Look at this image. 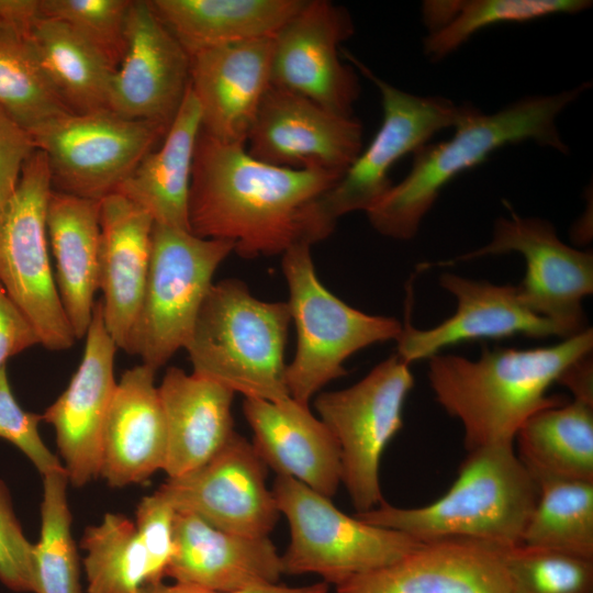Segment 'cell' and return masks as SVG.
Returning <instances> with one entry per match:
<instances>
[{"label": "cell", "instance_id": "obj_1", "mask_svg": "<svg viewBox=\"0 0 593 593\" xmlns=\"http://www.w3.org/2000/svg\"><path fill=\"white\" fill-rule=\"evenodd\" d=\"M342 174L272 166L245 145L221 142L201 130L188 200L190 232L233 245L243 258L284 254L332 234L336 222L324 195Z\"/></svg>", "mask_w": 593, "mask_h": 593}, {"label": "cell", "instance_id": "obj_2", "mask_svg": "<svg viewBox=\"0 0 593 593\" xmlns=\"http://www.w3.org/2000/svg\"><path fill=\"white\" fill-rule=\"evenodd\" d=\"M592 348L593 332L585 328L545 347H483L475 360L437 354L427 377L436 401L461 423L467 452L514 445L527 418L563 402L549 388Z\"/></svg>", "mask_w": 593, "mask_h": 593}, {"label": "cell", "instance_id": "obj_3", "mask_svg": "<svg viewBox=\"0 0 593 593\" xmlns=\"http://www.w3.org/2000/svg\"><path fill=\"white\" fill-rule=\"evenodd\" d=\"M588 88L589 83H582L555 94L527 97L493 114L478 109L455 127L449 139L427 143L413 153L409 174L366 212L370 224L384 236L410 239L441 189L496 149L533 141L567 153L557 118Z\"/></svg>", "mask_w": 593, "mask_h": 593}, {"label": "cell", "instance_id": "obj_4", "mask_svg": "<svg viewBox=\"0 0 593 593\" xmlns=\"http://www.w3.org/2000/svg\"><path fill=\"white\" fill-rule=\"evenodd\" d=\"M538 493L513 445L492 446L468 451L457 479L435 502L407 508L384 500L355 516L421 542L460 538L507 548L522 544Z\"/></svg>", "mask_w": 593, "mask_h": 593}, {"label": "cell", "instance_id": "obj_5", "mask_svg": "<svg viewBox=\"0 0 593 593\" xmlns=\"http://www.w3.org/2000/svg\"><path fill=\"white\" fill-rule=\"evenodd\" d=\"M290 322L287 302L261 301L238 279L213 283L184 347L193 373L245 398H291L284 362Z\"/></svg>", "mask_w": 593, "mask_h": 593}, {"label": "cell", "instance_id": "obj_6", "mask_svg": "<svg viewBox=\"0 0 593 593\" xmlns=\"http://www.w3.org/2000/svg\"><path fill=\"white\" fill-rule=\"evenodd\" d=\"M291 322L296 329L293 359L286 369L290 396L307 404L328 382L344 377L345 361L377 343L396 340L403 324L391 316L359 311L329 292L320 281L311 246L282 254Z\"/></svg>", "mask_w": 593, "mask_h": 593}, {"label": "cell", "instance_id": "obj_7", "mask_svg": "<svg viewBox=\"0 0 593 593\" xmlns=\"http://www.w3.org/2000/svg\"><path fill=\"white\" fill-rule=\"evenodd\" d=\"M232 251L228 242L154 223L147 279L125 351L157 371L184 348L213 276Z\"/></svg>", "mask_w": 593, "mask_h": 593}, {"label": "cell", "instance_id": "obj_8", "mask_svg": "<svg viewBox=\"0 0 593 593\" xmlns=\"http://www.w3.org/2000/svg\"><path fill=\"white\" fill-rule=\"evenodd\" d=\"M272 493L290 528V542L281 555L284 574L313 573L337 586L421 545L404 533L343 513L329 497L293 478L276 475Z\"/></svg>", "mask_w": 593, "mask_h": 593}, {"label": "cell", "instance_id": "obj_9", "mask_svg": "<svg viewBox=\"0 0 593 593\" xmlns=\"http://www.w3.org/2000/svg\"><path fill=\"white\" fill-rule=\"evenodd\" d=\"M53 191L47 159L35 150L0 212V283L49 350L77 340L63 307L49 260L47 203Z\"/></svg>", "mask_w": 593, "mask_h": 593}, {"label": "cell", "instance_id": "obj_10", "mask_svg": "<svg viewBox=\"0 0 593 593\" xmlns=\"http://www.w3.org/2000/svg\"><path fill=\"white\" fill-rule=\"evenodd\" d=\"M413 385L410 365L395 354L351 387L321 392L314 400L320 419L338 444L342 484L357 513L384 501L380 460L402 428L403 406Z\"/></svg>", "mask_w": 593, "mask_h": 593}, {"label": "cell", "instance_id": "obj_11", "mask_svg": "<svg viewBox=\"0 0 593 593\" xmlns=\"http://www.w3.org/2000/svg\"><path fill=\"white\" fill-rule=\"evenodd\" d=\"M167 130L103 109L56 114L29 134L47 159L53 190L101 200L118 189Z\"/></svg>", "mask_w": 593, "mask_h": 593}, {"label": "cell", "instance_id": "obj_12", "mask_svg": "<svg viewBox=\"0 0 593 593\" xmlns=\"http://www.w3.org/2000/svg\"><path fill=\"white\" fill-rule=\"evenodd\" d=\"M351 61L378 88L382 122L365 150L324 195L327 215L338 217L355 211L367 212L392 186L389 172L407 154L427 144L436 133L456 127L478 109L457 105L443 97H422L403 91L374 75L348 52Z\"/></svg>", "mask_w": 593, "mask_h": 593}, {"label": "cell", "instance_id": "obj_13", "mask_svg": "<svg viewBox=\"0 0 593 593\" xmlns=\"http://www.w3.org/2000/svg\"><path fill=\"white\" fill-rule=\"evenodd\" d=\"M506 253L525 259L526 273L517 287L534 312L557 324L567 337L586 328L582 302L593 291V255L564 244L546 220L514 212L501 216L486 245L443 265Z\"/></svg>", "mask_w": 593, "mask_h": 593}, {"label": "cell", "instance_id": "obj_14", "mask_svg": "<svg viewBox=\"0 0 593 593\" xmlns=\"http://www.w3.org/2000/svg\"><path fill=\"white\" fill-rule=\"evenodd\" d=\"M268 468L251 441L233 434L208 462L157 490L176 511L190 512L215 528L269 537L280 512L266 483Z\"/></svg>", "mask_w": 593, "mask_h": 593}, {"label": "cell", "instance_id": "obj_15", "mask_svg": "<svg viewBox=\"0 0 593 593\" xmlns=\"http://www.w3.org/2000/svg\"><path fill=\"white\" fill-rule=\"evenodd\" d=\"M353 32L345 8L326 0H305L273 36L270 86L353 116L360 87L354 69L340 60L339 51Z\"/></svg>", "mask_w": 593, "mask_h": 593}, {"label": "cell", "instance_id": "obj_16", "mask_svg": "<svg viewBox=\"0 0 593 593\" xmlns=\"http://www.w3.org/2000/svg\"><path fill=\"white\" fill-rule=\"evenodd\" d=\"M246 144L251 157L272 166L343 175L362 150V125L270 86Z\"/></svg>", "mask_w": 593, "mask_h": 593}, {"label": "cell", "instance_id": "obj_17", "mask_svg": "<svg viewBox=\"0 0 593 593\" xmlns=\"http://www.w3.org/2000/svg\"><path fill=\"white\" fill-rule=\"evenodd\" d=\"M85 339L82 358L67 388L42 414L54 428L69 483L78 488L100 474L103 428L118 383L119 348L105 328L101 300L94 303Z\"/></svg>", "mask_w": 593, "mask_h": 593}, {"label": "cell", "instance_id": "obj_18", "mask_svg": "<svg viewBox=\"0 0 593 593\" xmlns=\"http://www.w3.org/2000/svg\"><path fill=\"white\" fill-rule=\"evenodd\" d=\"M125 31V52L112 76L108 109L169 127L189 86L190 57L148 0H132Z\"/></svg>", "mask_w": 593, "mask_h": 593}, {"label": "cell", "instance_id": "obj_19", "mask_svg": "<svg viewBox=\"0 0 593 593\" xmlns=\"http://www.w3.org/2000/svg\"><path fill=\"white\" fill-rule=\"evenodd\" d=\"M439 283L454 295L457 309L450 317L427 329L405 321L396 339V355L409 365L469 340L514 335L567 338L557 324L527 305L517 286L473 280L451 272L441 273Z\"/></svg>", "mask_w": 593, "mask_h": 593}, {"label": "cell", "instance_id": "obj_20", "mask_svg": "<svg viewBox=\"0 0 593 593\" xmlns=\"http://www.w3.org/2000/svg\"><path fill=\"white\" fill-rule=\"evenodd\" d=\"M504 547L471 540L439 539L379 569L336 586V593H514Z\"/></svg>", "mask_w": 593, "mask_h": 593}, {"label": "cell", "instance_id": "obj_21", "mask_svg": "<svg viewBox=\"0 0 593 593\" xmlns=\"http://www.w3.org/2000/svg\"><path fill=\"white\" fill-rule=\"evenodd\" d=\"M273 36L220 46L190 57V88L201 130L230 144L246 145L270 87Z\"/></svg>", "mask_w": 593, "mask_h": 593}, {"label": "cell", "instance_id": "obj_22", "mask_svg": "<svg viewBox=\"0 0 593 593\" xmlns=\"http://www.w3.org/2000/svg\"><path fill=\"white\" fill-rule=\"evenodd\" d=\"M175 550L166 578L220 592L279 584L281 555L269 537H249L215 528L198 515L178 511Z\"/></svg>", "mask_w": 593, "mask_h": 593}, {"label": "cell", "instance_id": "obj_23", "mask_svg": "<svg viewBox=\"0 0 593 593\" xmlns=\"http://www.w3.org/2000/svg\"><path fill=\"white\" fill-rule=\"evenodd\" d=\"M243 414L267 468L332 499L342 484L340 451L326 425L307 404L289 398L270 402L244 398Z\"/></svg>", "mask_w": 593, "mask_h": 593}, {"label": "cell", "instance_id": "obj_24", "mask_svg": "<svg viewBox=\"0 0 593 593\" xmlns=\"http://www.w3.org/2000/svg\"><path fill=\"white\" fill-rule=\"evenodd\" d=\"M156 370L138 365L123 372L102 435L100 474L112 488L137 484L164 470L167 430Z\"/></svg>", "mask_w": 593, "mask_h": 593}, {"label": "cell", "instance_id": "obj_25", "mask_svg": "<svg viewBox=\"0 0 593 593\" xmlns=\"http://www.w3.org/2000/svg\"><path fill=\"white\" fill-rule=\"evenodd\" d=\"M154 221L119 192L100 200L99 289L104 325L125 350L147 279Z\"/></svg>", "mask_w": 593, "mask_h": 593}, {"label": "cell", "instance_id": "obj_26", "mask_svg": "<svg viewBox=\"0 0 593 593\" xmlns=\"http://www.w3.org/2000/svg\"><path fill=\"white\" fill-rule=\"evenodd\" d=\"M167 430L168 478L181 477L213 458L234 429V392L216 381L170 367L158 385Z\"/></svg>", "mask_w": 593, "mask_h": 593}, {"label": "cell", "instance_id": "obj_27", "mask_svg": "<svg viewBox=\"0 0 593 593\" xmlns=\"http://www.w3.org/2000/svg\"><path fill=\"white\" fill-rule=\"evenodd\" d=\"M46 230L59 298L76 338L81 339L99 289L100 200L53 190Z\"/></svg>", "mask_w": 593, "mask_h": 593}, {"label": "cell", "instance_id": "obj_28", "mask_svg": "<svg viewBox=\"0 0 593 593\" xmlns=\"http://www.w3.org/2000/svg\"><path fill=\"white\" fill-rule=\"evenodd\" d=\"M200 132V107L189 85L160 146L145 155L114 192L144 209L155 224L190 232L188 200Z\"/></svg>", "mask_w": 593, "mask_h": 593}, {"label": "cell", "instance_id": "obj_29", "mask_svg": "<svg viewBox=\"0 0 593 593\" xmlns=\"http://www.w3.org/2000/svg\"><path fill=\"white\" fill-rule=\"evenodd\" d=\"M189 57L215 47L272 37L305 0H148Z\"/></svg>", "mask_w": 593, "mask_h": 593}, {"label": "cell", "instance_id": "obj_30", "mask_svg": "<svg viewBox=\"0 0 593 593\" xmlns=\"http://www.w3.org/2000/svg\"><path fill=\"white\" fill-rule=\"evenodd\" d=\"M518 458L539 481H593V404L572 399L534 413L518 429Z\"/></svg>", "mask_w": 593, "mask_h": 593}, {"label": "cell", "instance_id": "obj_31", "mask_svg": "<svg viewBox=\"0 0 593 593\" xmlns=\"http://www.w3.org/2000/svg\"><path fill=\"white\" fill-rule=\"evenodd\" d=\"M38 0H0V109L27 132L69 112L49 87L29 40Z\"/></svg>", "mask_w": 593, "mask_h": 593}, {"label": "cell", "instance_id": "obj_32", "mask_svg": "<svg viewBox=\"0 0 593 593\" xmlns=\"http://www.w3.org/2000/svg\"><path fill=\"white\" fill-rule=\"evenodd\" d=\"M27 35L49 87L74 113L108 109L112 68L66 24L37 14Z\"/></svg>", "mask_w": 593, "mask_h": 593}, {"label": "cell", "instance_id": "obj_33", "mask_svg": "<svg viewBox=\"0 0 593 593\" xmlns=\"http://www.w3.org/2000/svg\"><path fill=\"white\" fill-rule=\"evenodd\" d=\"M522 544L593 559V481L544 479Z\"/></svg>", "mask_w": 593, "mask_h": 593}, {"label": "cell", "instance_id": "obj_34", "mask_svg": "<svg viewBox=\"0 0 593 593\" xmlns=\"http://www.w3.org/2000/svg\"><path fill=\"white\" fill-rule=\"evenodd\" d=\"M80 547L86 551L87 593H136L149 583L147 553L134 521L123 514L107 513L88 526Z\"/></svg>", "mask_w": 593, "mask_h": 593}, {"label": "cell", "instance_id": "obj_35", "mask_svg": "<svg viewBox=\"0 0 593 593\" xmlns=\"http://www.w3.org/2000/svg\"><path fill=\"white\" fill-rule=\"evenodd\" d=\"M68 483L65 469L43 475L41 533L33 544L34 593H81Z\"/></svg>", "mask_w": 593, "mask_h": 593}, {"label": "cell", "instance_id": "obj_36", "mask_svg": "<svg viewBox=\"0 0 593 593\" xmlns=\"http://www.w3.org/2000/svg\"><path fill=\"white\" fill-rule=\"evenodd\" d=\"M591 4L588 0H458L452 19L424 38L423 52L427 58L437 61L482 29L501 23H525L553 14H574Z\"/></svg>", "mask_w": 593, "mask_h": 593}, {"label": "cell", "instance_id": "obj_37", "mask_svg": "<svg viewBox=\"0 0 593 593\" xmlns=\"http://www.w3.org/2000/svg\"><path fill=\"white\" fill-rule=\"evenodd\" d=\"M503 559L514 593H593V559L525 545Z\"/></svg>", "mask_w": 593, "mask_h": 593}, {"label": "cell", "instance_id": "obj_38", "mask_svg": "<svg viewBox=\"0 0 593 593\" xmlns=\"http://www.w3.org/2000/svg\"><path fill=\"white\" fill-rule=\"evenodd\" d=\"M132 0H38V14L66 24L96 49L113 71L125 52Z\"/></svg>", "mask_w": 593, "mask_h": 593}, {"label": "cell", "instance_id": "obj_39", "mask_svg": "<svg viewBox=\"0 0 593 593\" xmlns=\"http://www.w3.org/2000/svg\"><path fill=\"white\" fill-rule=\"evenodd\" d=\"M42 414L23 410L15 400L8 379L7 367L0 369V438L22 451L36 470L45 475L65 469L63 462L43 441L38 424Z\"/></svg>", "mask_w": 593, "mask_h": 593}, {"label": "cell", "instance_id": "obj_40", "mask_svg": "<svg viewBox=\"0 0 593 593\" xmlns=\"http://www.w3.org/2000/svg\"><path fill=\"white\" fill-rule=\"evenodd\" d=\"M176 508L156 490L144 496L136 508L134 525L147 553L150 581L163 582L175 550L174 526Z\"/></svg>", "mask_w": 593, "mask_h": 593}, {"label": "cell", "instance_id": "obj_41", "mask_svg": "<svg viewBox=\"0 0 593 593\" xmlns=\"http://www.w3.org/2000/svg\"><path fill=\"white\" fill-rule=\"evenodd\" d=\"M0 582L14 592L34 593L33 544L14 512L10 491L0 480Z\"/></svg>", "mask_w": 593, "mask_h": 593}, {"label": "cell", "instance_id": "obj_42", "mask_svg": "<svg viewBox=\"0 0 593 593\" xmlns=\"http://www.w3.org/2000/svg\"><path fill=\"white\" fill-rule=\"evenodd\" d=\"M35 150L29 132L0 109V212L14 192L24 164Z\"/></svg>", "mask_w": 593, "mask_h": 593}, {"label": "cell", "instance_id": "obj_43", "mask_svg": "<svg viewBox=\"0 0 593 593\" xmlns=\"http://www.w3.org/2000/svg\"><path fill=\"white\" fill-rule=\"evenodd\" d=\"M37 344L36 331L0 283V369L9 358Z\"/></svg>", "mask_w": 593, "mask_h": 593}, {"label": "cell", "instance_id": "obj_44", "mask_svg": "<svg viewBox=\"0 0 593 593\" xmlns=\"http://www.w3.org/2000/svg\"><path fill=\"white\" fill-rule=\"evenodd\" d=\"M328 584L325 582H318L306 586H287L282 584H275L268 586H260L249 590L235 591V592H220L206 590L193 585L182 584L174 582V584H166L164 582L155 584H145L138 589L136 593H327Z\"/></svg>", "mask_w": 593, "mask_h": 593}, {"label": "cell", "instance_id": "obj_45", "mask_svg": "<svg viewBox=\"0 0 593 593\" xmlns=\"http://www.w3.org/2000/svg\"><path fill=\"white\" fill-rule=\"evenodd\" d=\"M590 356L573 363L559 379V383L567 387L573 399L593 404V373Z\"/></svg>", "mask_w": 593, "mask_h": 593}]
</instances>
